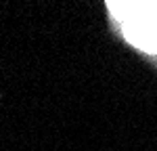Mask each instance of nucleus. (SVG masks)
Here are the masks:
<instances>
[{
    "mask_svg": "<svg viewBox=\"0 0 157 151\" xmlns=\"http://www.w3.org/2000/svg\"><path fill=\"white\" fill-rule=\"evenodd\" d=\"M115 25L136 48L157 55V2H109Z\"/></svg>",
    "mask_w": 157,
    "mask_h": 151,
    "instance_id": "f257e3e1",
    "label": "nucleus"
}]
</instances>
